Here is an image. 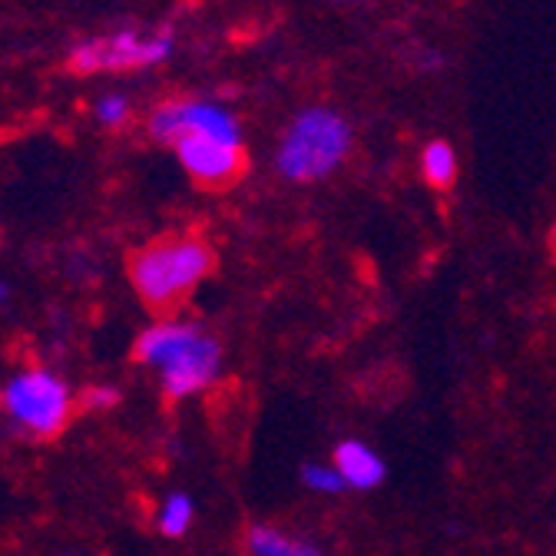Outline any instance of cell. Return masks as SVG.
<instances>
[{"instance_id":"1","label":"cell","mask_w":556,"mask_h":556,"mask_svg":"<svg viewBox=\"0 0 556 556\" xmlns=\"http://www.w3.org/2000/svg\"><path fill=\"white\" fill-rule=\"evenodd\" d=\"M213 268L216 255L199 236H163L126 255L132 292L156 315H173Z\"/></svg>"},{"instance_id":"2","label":"cell","mask_w":556,"mask_h":556,"mask_svg":"<svg viewBox=\"0 0 556 556\" xmlns=\"http://www.w3.org/2000/svg\"><path fill=\"white\" fill-rule=\"evenodd\" d=\"M132 358L160 371L163 394L169 401H182L216 381L223 348L192 321H156L136 338Z\"/></svg>"},{"instance_id":"3","label":"cell","mask_w":556,"mask_h":556,"mask_svg":"<svg viewBox=\"0 0 556 556\" xmlns=\"http://www.w3.org/2000/svg\"><path fill=\"white\" fill-rule=\"evenodd\" d=\"M348 153H352L348 119L328 106H308L282 132L275 166L289 182H315L331 176Z\"/></svg>"},{"instance_id":"4","label":"cell","mask_w":556,"mask_h":556,"mask_svg":"<svg viewBox=\"0 0 556 556\" xmlns=\"http://www.w3.org/2000/svg\"><path fill=\"white\" fill-rule=\"evenodd\" d=\"M4 407L14 417V425H21L27 434L50 441L70 425L74 394H70V388L56 375L34 368V371L17 375L4 388Z\"/></svg>"},{"instance_id":"5","label":"cell","mask_w":556,"mask_h":556,"mask_svg":"<svg viewBox=\"0 0 556 556\" xmlns=\"http://www.w3.org/2000/svg\"><path fill=\"white\" fill-rule=\"evenodd\" d=\"M173 53V34L143 37L132 27H119L113 34L87 37L70 50V70L77 74H100V70H129V66H156Z\"/></svg>"},{"instance_id":"6","label":"cell","mask_w":556,"mask_h":556,"mask_svg":"<svg viewBox=\"0 0 556 556\" xmlns=\"http://www.w3.org/2000/svg\"><path fill=\"white\" fill-rule=\"evenodd\" d=\"M147 129L156 143H169V147H176L182 136H213V139H226V143H242L239 119L223 103H213V100L160 103L150 113Z\"/></svg>"},{"instance_id":"7","label":"cell","mask_w":556,"mask_h":556,"mask_svg":"<svg viewBox=\"0 0 556 556\" xmlns=\"http://www.w3.org/2000/svg\"><path fill=\"white\" fill-rule=\"evenodd\" d=\"M176 156L182 169L208 189H223L236 182L245 169L242 143H226V139L213 136H182L176 143Z\"/></svg>"},{"instance_id":"8","label":"cell","mask_w":556,"mask_h":556,"mask_svg":"<svg viewBox=\"0 0 556 556\" xmlns=\"http://www.w3.org/2000/svg\"><path fill=\"white\" fill-rule=\"evenodd\" d=\"M334 467L355 491H371L384 480V460L362 441H341L334 447Z\"/></svg>"},{"instance_id":"9","label":"cell","mask_w":556,"mask_h":556,"mask_svg":"<svg viewBox=\"0 0 556 556\" xmlns=\"http://www.w3.org/2000/svg\"><path fill=\"white\" fill-rule=\"evenodd\" d=\"M245 549L249 556H325L315 543L289 536L275 527H252L245 533Z\"/></svg>"},{"instance_id":"10","label":"cell","mask_w":556,"mask_h":556,"mask_svg":"<svg viewBox=\"0 0 556 556\" xmlns=\"http://www.w3.org/2000/svg\"><path fill=\"white\" fill-rule=\"evenodd\" d=\"M421 169H425V176L431 179V186L444 189V186H451L454 176H457V156H454V150H451L447 143L434 139V143H428L425 153H421Z\"/></svg>"},{"instance_id":"11","label":"cell","mask_w":556,"mask_h":556,"mask_svg":"<svg viewBox=\"0 0 556 556\" xmlns=\"http://www.w3.org/2000/svg\"><path fill=\"white\" fill-rule=\"evenodd\" d=\"M192 527V497L189 494H169V501L160 510V533L163 536H182Z\"/></svg>"},{"instance_id":"12","label":"cell","mask_w":556,"mask_h":556,"mask_svg":"<svg viewBox=\"0 0 556 556\" xmlns=\"http://www.w3.org/2000/svg\"><path fill=\"white\" fill-rule=\"evenodd\" d=\"M302 480L312 486V491H318V494H341L344 491V477L338 473V467H321V464H308L305 470H302Z\"/></svg>"},{"instance_id":"13","label":"cell","mask_w":556,"mask_h":556,"mask_svg":"<svg viewBox=\"0 0 556 556\" xmlns=\"http://www.w3.org/2000/svg\"><path fill=\"white\" fill-rule=\"evenodd\" d=\"M93 113H97V123H100V126L116 129V126H123V123L129 119V100H126L123 93H106V97L97 100Z\"/></svg>"},{"instance_id":"14","label":"cell","mask_w":556,"mask_h":556,"mask_svg":"<svg viewBox=\"0 0 556 556\" xmlns=\"http://www.w3.org/2000/svg\"><path fill=\"white\" fill-rule=\"evenodd\" d=\"M80 401H84L87 410H106V407H113L119 401V394L113 388H90L87 394H80Z\"/></svg>"},{"instance_id":"15","label":"cell","mask_w":556,"mask_h":556,"mask_svg":"<svg viewBox=\"0 0 556 556\" xmlns=\"http://www.w3.org/2000/svg\"><path fill=\"white\" fill-rule=\"evenodd\" d=\"M549 249H553V255H556V223H553V232H549Z\"/></svg>"},{"instance_id":"16","label":"cell","mask_w":556,"mask_h":556,"mask_svg":"<svg viewBox=\"0 0 556 556\" xmlns=\"http://www.w3.org/2000/svg\"><path fill=\"white\" fill-rule=\"evenodd\" d=\"M0 404H4V391H0Z\"/></svg>"},{"instance_id":"17","label":"cell","mask_w":556,"mask_h":556,"mask_svg":"<svg viewBox=\"0 0 556 556\" xmlns=\"http://www.w3.org/2000/svg\"><path fill=\"white\" fill-rule=\"evenodd\" d=\"M0 299H4V289H0Z\"/></svg>"}]
</instances>
